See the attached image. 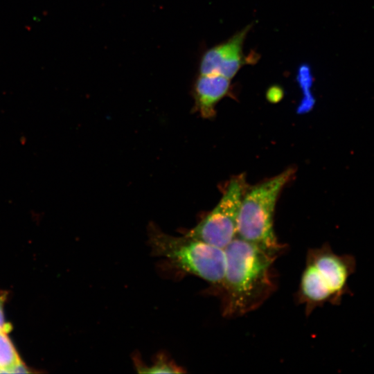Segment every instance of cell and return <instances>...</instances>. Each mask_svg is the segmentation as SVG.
Masks as SVG:
<instances>
[{"instance_id": "3", "label": "cell", "mask_w": 374, "mask_h": 374, "mask_svg": "<svg viewBox=\"0 0 374 374\" xmlns=\"http://www.w3.org/2000/svg\"><path fill=\"white\" fill-rule=\"evenodd\" d=\"M148 242L152 255L166 258L173 266L208 283L219 292L225 271L224 249L184 235L175 237L150 224Z\"/></svg>"}, {"instance_id": "1", "label": "cell", "mask_w": 374, "mask_h": 374, "mask_svg": "<svg viewBox=\"0 0 374 374\" xmlns=\"http://www.w3.org/2000/svg\"><path fill=\"white\" fill-rule=\"evenodd\" d=\"M224 251L225 271L218 292L222 313L240 317L258 308L274 292L273 265L278 256L238 237Z\"/></svg>"}, {"instance_id": "4", "label": "cell", "mask_w": 374, "mask_h": 374, "mask_svg": "<svg viewBox=\"0 0 374 374\" xmlns=\"http://www.w3.org/2000/svg\"><path fill=\"white\" fill-rule=\"evenodd\" d=\"M293 170L281 174L253 188L244 194L239 211L237 237L278 256L283 246L274 230V213L278 195Z\"/></svg>"}, {"instance_id": "7", "label": "cell", "mask_w": 374, "mask_h": 374, "mask_svg": "<svg viewBox=\"0 0 374 374\" xmlns=\"http://www.w3.org/2000/svg\"><path fill=\"white\" fill-rule=\"evenodd\" d=\"M230 79L220 75H200L195 84L196 107L204 118L215 114V107L230 90Z\"/></svg>"}, {"instance_id": "9", "label": "cell", "mask_w": 374, "mask_h": 374, "mask_svg": "<svg viewBox=\"0 0 374 374\" xmlns=\"http://www.w3.org/2000/svg\"><path fill=\"white\" fill-rule=\"evenodd\" d=\"M134 363L139 373H182L185 371L170 359L165 354L159 353L156 356L153 364L148 366L143 364L139 357L134 356Z\"/></svg>"}, {"instance_id": "8", "label": "cell", "mask_w": 374, "mask_h": 374, "mask_svg": "<svg viewBox=\"0 0 374 374\" xmlns=\"http://www.w3.org/2000/svg\"><path fill=\"white\" fill-rule=\"evenodd\" d=\"M26 371L7 332L0 331V373Z\"/></svg>"}, {"instance_id": "6", "label": "cell", "mask_w": 374, "mask_h": 374, "mask_svg": "<svg viewBox=\"0 0 374 374\" xmlns=\"http://www.w3.org/2000/svg\"><path fill=\"white\" fill-rule=\"evenodd\" d=\"M251 26H247L227 41L213 46L203 55L199 64L200 75H220L233 78L247 63L243 44Z\"/></svg>"}, {"instance_id": "5", "label": "cell", "mask_w": 374, "mask_h": 374, "mask_svg": "<svg viewBox=\"0 0 374 374\" xmlns=\"http://www.w3.org/2000/svg\"><path fill=\"white\" fill-rule=\"evenodd\" d=\"M244 190L243 178L233 179L216 206L185 235L224 249L237 237L238 218Z\"/></svg>"}, {"instance_id": "2", "label": "cell", "mask_w": 374, "mask_h": 374, "mask_svg": "<svg viewBox=\"0 0 374 374\" xmlns=\"http://www.w3.org/2000/svg\"><path fill=\"white\" fill-rule=\"evenodd\" d=\"M352 254H337L328 243L310 249L301 276L297 298L306 314L325 303L338 305L350 293L348 281L356 271Z\"/></svg>"}, {"instance_id": "10", "label": "cell", "mask_w": 374, "mask_h": 374, "mask_svg": "<svg viewBox=\"0 0 374 374\" xmlns=\"http://www.w3.org/2000/svg\"><path fill=\"white\" fill-rule=\"evenodd\" d=\"M4 299V295H0V331L8 333L11 330V326L5 320L3 310Z\"/></svg>"}]
</instances>
